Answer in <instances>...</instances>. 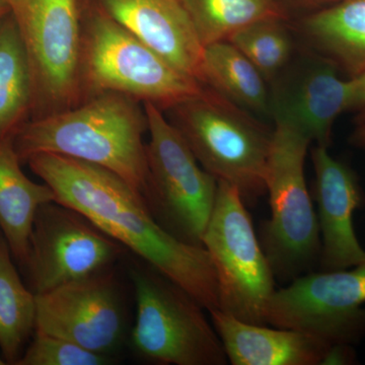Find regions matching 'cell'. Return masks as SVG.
<instances>
[{"label": "cell", "mask_w": 365, "mask_h": 365, "mask_svg": "<svg viewBox=\"0 0 365 365\" xmlns=\"http://www.w3.org/2000/svg\"><path fill=\"white\" fill-rule=\"evenodd\" d=\"M145 132L148 117L138 101L121 93H102L21 125L14 134V143L21 162L39 153H53L111 170L140 194L148 206Z\"/></svg>", "instance_id": "cell-2"}, {"label": "cell", "mask_w": 365, "mask_h": 365, "mask_svg": "<svg viewBox=\"0 0 365 365\" xmlns=\"http://www.w3.org/2000/svg\"><path fill=\"white\" fill-rule=\"evenodd\" d=\"M112 361L110 355L91 351L63 338L35 332L16 365H107Z\"/></svg>", "instance_id": "cell-24"}, {"label": "cell", "mask_w": 365, "mask_h": 365, "mask_svg": "<svg viewBox=\"0 0 365 365\" xmlns=\"http://www.w3.org/2000/svg\"><path fill=\"white\" fill-rule=\"evenodd\" d=\"M311 138L275 122L266 170L270 218L262 225L260 242L275 279L290 281L312 272L321 257V234L306 177Z\"/></svg>", "instance_id": "cell-4"}, {"label": "cell", "mask_w": 365, "mask_h": 365, "mask_svg": "<svg viewBox=\"0 0 365 365\" xmlns=\"http://www.w3.org/2000/svg\"><path fill=\"white\" fill-rule=\"evenodd\" d=\"M143 106L150 134L146 143L148 208L178 239L202 246L218 181L201 167L163 110L153 103Z\"/></svg>", "instance_id": "cell-8"}, {"label": "cell", "mask_w": 365, "mask_h": 365, "mask_svg": "<svg viewBox=\"0 0 365 365\" xmlns=\"http://www.w3.org/2000/svg\"><path fill=\"white\" fill-rule=\"evenodd\" d=\"M208 313L232 365H319L333 346L299 331L247 323L220 309Z\"/></svg>", "instance_id": "cell-16"}, {"label": "cell", "mask_w": 365, "mask_h": 365, "mask_svg": "<svg viewBox=\"0 0 365 365\" xmlns=\"http://www.w3.org/2000/svg\"><path fill=\"white\" fill-rule=\"evenodd\" d=\"M33 78L25 45L9 13L0 26V139L14 135L33 106Z\"/></svg>", "instance_id": "cell-20"}, {"label": "cell", "mask_w": 365, "mask_h": 365, "mask_svg": "<svg viewBox=\"0 0 365 365\" xmlns=\"http://www.w3.org/2000/svg\"><path fill=\"white\" fill-rule=\"evenodd\" d=\"M279 1L289 14L292 9H297V11H307V14H309L332 6L340 0H279Z\"/></svg>", "instance_id": "cell-25"}, {"label": "cell", "mask_w": 365, "mask_h": 365, "mask_svg": "<svg viewBox=\"0 0 365 365\" xmlns=\"http://www.w3.org/2000/svg\"><path fill=\"white\" fill-rule=\"evenodd\" d=\"M21 163L14 135L0 139V230L14 258L24 266L38 209L56 201V195L45 182L31 181Z\"/></svg>", "instance_id": "cell-18"}, {"label": "cell", "mask_w": 365, "mask_h": 365, "mask_svg": "<svg viewBox=\"0 0 365 365\" xmlns=\"http://www.w3.org/2000/svg\"><path fill=\"white\" fill-rule=\"evenodd\" d=\"M165 111L206 172L235 186L250 205L266 193L273 130L256 115L206 86Z\"/></svg>", "instance_id": "cell-3"}, {"label": "cell", "mask_w": 365, "mask_h": 365, "mask_svg": "<svg viewBox=\"0 0 365 365\" xmlns=\"http://www.w3.org/2000/svg\"><path fill=\"white\" fill-rule=\"evenodd\" d=\"M100 9L203 85L204 47L185 0H98ZM204 86V85H203Z\"/></svg>", "instance_id": "cell-15"}, {"label": "cell", "mask_w": 365, "mask_h": 365, "mask_svg": "<svg viewBox=\"0 0 365 365\" xmlns=\"http://www.w3.org/2000/svg\"><path fill=\"white\" fill-rule=\"evenodd\" d=\"M285 23L259 21L228 40L252 62L267 83H273L294 59V35Z\"/></svg>", "instance_id": "cell-23"}, {"label": "cell", "mask_w": 365, "mask_h": 365, "mask_svg": "<svg viewBox=\"0 0 365 365\" xmlns=\"http://www.w3.org/2000/svg\"><path fill=\"white\" fill-rule=\"evenodd\" d=\"M294 34L348 79L365 72V0H340L306 14Z\"/></svg>", "instance_id": "cell-17"}, {"label": "cell", "mask_w": 365, "mask_h": 365, "mask_svg": "<svg viewBox=\"0 0 365 365\" xmlns=\"http://www.w3.org/2000/svg\"><path fill=\"white\" fill-rule=\"evenodd\" d=\"M81 91L128 96L168 110L202 93L204 86L187 76L143 41L110 18L95 11L83 31Z\"/></svg>", "instance_id": "cell-5"}, {"label": "cell", "mask_w": 365, "mask_h": 365, "mask_svg": "<svg viewBox=\"0 0 365 365\" xmlns=\"http://www.w3.org/2000/svg\"><path fill=\"white\" fill-rule=\"evenodd\" d=\"M26 162L53 190L57 202L86 216L207 312L218 309L217 277L208 252L170 234L123 179L100 165L53 153L32 155Z\"/></svg>", "instance_id": "cell-1"}, {"label": "cell", "mask_w": 365, "mask_h": 365, "mask_svg": "<svg viewBox=\"0 0 365 365\" xmlns=\"http://www.w3.org/2000/svg\"><path fill=\"white\" fill-rule=\"evenodd\" d=\"M365 263L309 272L276 289L266 323L309 334L329 345H351L365 334Z\"/></svg>", "instance_id": "cell-10"}, {"label": "cell", "mask_w": 365, "mask_h": 365, "mask_svg": "<svg viewBox=\"0 0 365 365\" xmlns=\"http://www.w3.org/2000/svg\"><path fill=\"white\" fill-rule=\"evenodd\" d=\"M202 246L217 277V309L247 323L267 325L266 309L276 290L275 276L246 203L230 182L218 181Z\"/></svg>", "instance_id": "cell-6"}, {"label": "cell", "mask_w": 365, "mask_h": 365, "mask_svg": "<svg viewBox=\"0 0 365 365\" xmlns=\"http://www.w3.org/2000/svg\"><path fill=\"white\" fill-rule=\"evenodd\" d=\"M13 259L0 232V350L9 364H18L37 317L36 294L24 284Z\"/></svg>", "instance_id": "cell-21"}, {"label": "cell", "mask_w": 365, "mask_h": 365, "mask_svg": "<svg viewBox=\"0 0 365 365\" xmlns=\"http://www.w3.org/2000/svg\"><path fill=\"white\" fill-rule=\"evenodd\" d=\"M356 116L353 119V129L349 143L355 148L365 150V105L356 110Z\"/></svg>", "instance_id": "cell-26"}, {"label": "cell", "mask_w": 365, "mask_h": 365, "mask_svg": "<svg viewBox=\"0 0 365 365\" xmlns=\"http://www.w3.org/2000/svg\"><path fill=\"white\" fill-rule=\"evenodd\" d=\"M311 158L321 234L319 264L322 271L361 265L365 263V250L353 227V215L364 203L359 177L347 163L334 158L324 146H314Z\"/></svg>", "instance_id": "cell-14"}, {"label": "cell", "mask_w": 365, "mask_h": 365, "mask_svg": "<svg viewBox=\"0 0 365 365\" xmlns=\"http://www.w3.org/2000/svg\"><path fill=\"white\" fill-rule=\"evenodd\" d=\"M6 364V361H4V357L0 356V365Z\"/></svg>", "instance_id": "cell-29"}, {"label": "cell", "mask_w": 365, "mask_h": 365, "mask_svg": "<svg viewBox=\"0 0 365 365\" xmlns=\"http://www.w3.org/2000/svg\"><path fill=\"white\" fill-rule=\"evenodd\" d=\"M9 13H11V9H9L7 0H0V26H1L2 21L9 16Z\"/></svg>", "instance_id": "cell-28"}, {"label": "cell", "mask_w": 365, "mask_h": 365, "mask_svg": "<svg viewBox=\"0 0 365 365\" xmlns=\"http://www.w3.org/2000/svg\"><path fill=\"white\" fill-rule=\"evenodd\" d=\"M349 109L359 110L365 105V72L357 78L349 79Z\"/></svg>", "instance_id": "cell-27"}, {"label": "cell", "mask_w": 365, "mask_h": 365, "mask_svg": "<svg viewBox=\"0 0 365 365\" xmlns=\"http://www.w3.org/2000/svg\"><path fill=\"white\" fill-rule=\"evenodd\" d=\"M203 85L257 117H271L267 81L230 41L206 46Z\"/></svg>", "instance_id": "cell-19"}, {"label": "cell", "mask_w": 365, "mask_h": 365, "mask_svg": "<svg viewBox=\"0 0 365 365\" xmlns=\"http://www.w3.org/2000/svg\"><path fill=\"white\" fill-rule=\"evenodd\" d=\"M35 332L56 336L102 354L121 344L126 314L109 271L67 283L36 295Z\"/></svg>", "instance_id": "cell-12"}, {"label": "cell", "mask_w": 365, "mask_h": 365, "mask_svg": "<svg viewBox=\"0 0 365 365\" xmlns=\"http://www.w3.org/2000/svg\"><path fill=\"white\" fill-rule=\"evenodd\" d=\"M123 248L78 211L57 201L43 204L34 220L24 265L30 289L42 294L104 272Z\"/></svg>", "instance_id": "cell-11"}, {"label": "cell", "mask_w": 365, "mask_h": 365, "mask_svg": "<svg viewBox=\"0 0 365 365\" xmlns=\"http://www.w3.org/2000/svg\"><path fill=\"white\" fill-rule=\"evenodd\" d=\"M136 299L131 340L144 359L160 364L225 365L227 353L204 307L158 270L132 273Z\"/></svg>", "instance_id": "cell-7"}, {"label": "cell", "mask_w": 365, "mask_h": 365, "mask_svg": "<svg viewBox=\"0 0 365 365\" xmlns=\"http://www.w3.org/2000/svg\"><path fill=\"white\" fill-rule=\"evenodd\" d=\"M204 47L228 41L247 26L263 21H287L279 0H185Z\"/></svg>", "instance_id": "cell-22"}, {"label": "cell", "mask_w": 365, "mask_h": 365, "mask_svg": "<svg viewBox=\"0 0 365 365\" xmlns=\"http://www.w3.org/2000/svg\"><path fill=\"white\" fill-rule=\"evenodd\" d=\"M292 59L270 91L271 118L304 132L312 143L328 148L336 120L350 111L349 79L311 50Z\"/></svg>", "instance_id": "cell-13"}, {"label": "cell", "mask_w": 365, "mask_h": 365, "mask_svg": "<svg viewBox=\"0 0 365 365\" xmlns=\"http://www.w3.org/2000/svg\"><path fill=\"white\" fill-rule=\"evenodd\" d=\"M25 45L41 115L79 104L83 29L78 0H7Z\"/></svg>", "instance_id": "cell-9"}]
</instances>
